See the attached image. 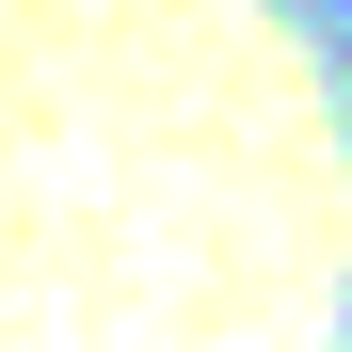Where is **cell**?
I'll use <instances>...</instances> for the list:
<instances>
[{
	"label": "cell",
	"instance_id": "obj_1",
	"mask_svg": "<svg viewBox=\"0 0 352 352\" xmlns=\"http://www.w3.org/2000/svg\"><path fill=\"white\" fill-rule=\"evenodd\" d=\"M336 160L241 0H0V352H320Z\"/></svg>",
	"mask_w": 352,
	"mask_h": 352
}]
</instances>
